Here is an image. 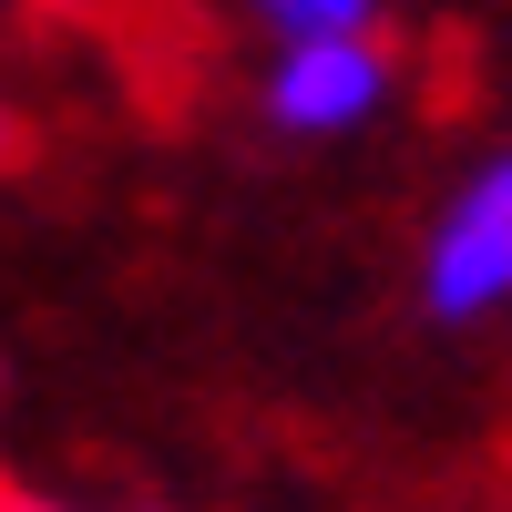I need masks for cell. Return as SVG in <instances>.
Returning a JSON list of instances; mask_svg holds the SVG:
<instances>
[{
    "label": "cell",
    "mask_w": 512,
    "mask_h": 512,
    "mask_svg": "<svg viewBox=\"0 0 512 512\" xmlns=\"http://www.w3.org/2000/svg\"><path fill=\"white\" fill-rule=\"evenodd\" d=\"M420 297H431V318H492V308H512V154L472 164V175L451 185V205L431 216Z\"/></svg>",
    "instance_id": "cell-1"
},
{
    "label": "cell",
    "mask_w": 512,
    "mask_h": 512,
    "mask_svg": "<svg viewBox=\"0 0 512 512\" xmlns=\"http://www.w3.org/2000/svg\"><path fill=\"white\" fill-rule=\"evenodd\" d=\"M379 103H390V52H379V31L359 41H297V52L267 62V123L277 134H349V123H369Z\"/></svg>",
    "instance_id": "cell-2"
},
{
    "label": "cell",
    "mask_w": 512,
    "mask_h": 512,
    "mask_svg": "<svg viewBox=\"0 0 512 512\" xmlns=\"http://www.w3.org/2000/svg\"><path fill=\"white\" fill-rule=\"evenodd\" d=\"M256 21H267L277 52H297V41H359V31H379L369 0H267Z\"/></svg>",
    "instance_id": "cell-3"
},
{
    "label": "cell",
    "mask_w": 512,
    "mask_h": 512,
    "mask_svg": "<svg viewBox=\"0 0 512 512\" xmlns=\"http://www.w3.org/2000/svg\"><path fill=\"white\" fill-rule=\"evenodd\" d=\"M21 154V123H11V103H0V164H11Z\"/></svg>",
    "instance_id": "cell-4"
}]
</instances>
